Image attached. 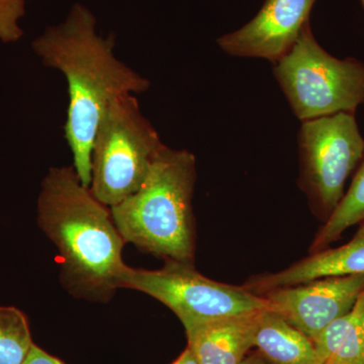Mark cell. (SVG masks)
<instances>
[{
  "instance_id": "1",
  "label": "cell",
  "mask_w": 364,
  "mask_h": 364,
  "mask_svg": "<svg viewBox=\"0 0 364 364\" xmlns=\"http://www.w3.org/2000/svg\"><path fill=\"white\" fill-rule=\"evenodd\" d=\"M46 66L57 69L68 83L64 136L74 169L85 186L91 181V151L98 123L116 98L149 90L150 81L117 59L114 38L102 37L88 7L75 4L65 21L49 26L32 43Z\"/></svg>"
},
{
  "instance_id": "2",
  "label": "cell",
  "mask_w": 364,
  "mask_h": 364,
  "mask_svg": "<svg viewBox=\"0 0 364 364\" xmlns=\"http://www.w3.org/2000/svg\"><path fill=\"white\" fill-rule=\"evenodd\" d=\"M38 224L58 249L62 277L72 291L105 299L119 289L126 241L111 208L93 196L73 166L53 167L43 179Z\"/></svg>"
},
{
  "instance_id": "3",
  "label": "cell",
  "mask_w": 364,
  "mask_h": 364,
  "mask_svg": "<svg viewBox=\"0 0 364 364\" xmlns=\"http://www.w3.org/2000/svg\"><path fill=\"white\" fill-rule=\"evenodd\" d=\"M196 157L165 146L134 195L111 208L124 241L165 261L195 263Z\"/></svg>"
},
{
  "instance_id": "4",
  "label": "cell",
  "mask_w": 364,
  "mask_h": 364,
  "mask_svg": "<svg viewBox=\"0 0 364 364\" xmlns=\"http://www.w3.org/2000/svg\"><path fill=\"white\" fill-rule=\"evenodd\" d=\"M165 146L135 95L116 98L93 140L91 193L109 208L124 202L142 186Z\"/></svg>"
},
{
  "instance_id": "5",
  "label": "cell",
  "mask_w": 364,
  "mask_h": 364,
  "mask_svg": "<svg viewBox=\"0 0 364 364\" xmlns=\"http://www.w3.org/2000/svg\"><path fill=\"white\" fill-rule=\"evenodd\" d=\"M273 74L301 122L338 112L355 114L364 105V62L338 59L325 51L310 23L274 64Z\"/></svg>"
},
{
  "instance_id": "6",
  "label": "cell",
  "mask_w": 364,
  "mask_h": 364,
  "mask_svg": "<svg viewBox=\"0 0 364 364\" xmlns=\"http://www.w3.org/2000/svg\"><path fill=\"white\" fill-rule=\"evenodd\" d=\"M158 270L136 269L126 265L119 289H131L152 296L168 306L184 329L217 318L259 312L267 299L245 287H235L208 279L193 263L165 261Z\"/></svg>"
},
{
  "instance_id": "7",
  "label": "cell",
  "mask_w": 364,
  "mask_h": 364,
  "mask_svg": "<svg viewBox=\"0 0 364 364\" xmlns=\"http://www.w3.org/2000/svg\"><path fill=\"white\" fill-rule=\"evenodd\" d=\"M299 188L324 221L338 207L347 178L364 159V139L355 114L301 122L298 135Z\"/></svg>"
},
{
  "instance_id": "8",
  "label": "cell",
  "mask_w": 364,
  "mask_h": 364,
  "mask_svg": "<svg viewBox=\"0 0 364 364\" xmlns=\"http://www.w3.org/2000/svg\"><path fill=\"white\" fill-rule=\"evenodd\" d=\"M363 291L364 273L322 277L261 296L269 310L314 341L327 326L353 308Z\"/></svg>"
},
{
  "instance_id": "9",
  "label": "cell",
  "mask_w": 364,
  "mask_h": 364,
  "mask_svg": "<svg viewBox=\"0 0 364 364\" xmlns=\"http://www.w3.org/2000/svg\"><path fill=\"white\" fill-rule=\"evenodd\" d=\"M317 0H267L259 13L233 33L218 39L223 51L277 63L298 40Z\"/></svg>"
},
{
  "instance_id": "10",
  "label": "cell",
  "mask_w": 364,
  "mask_h": 364,
  "mask_svg": "<svg viewBox=\"0 0 364 364\" xmlns=\"http://www.w3.org/2000/svg\"><path fill=\"white\" fill-rule=\"evenodd\" d=\"M352 240L338 248L324 249L277 273L258 275L244 287L256 294L310 280L364 273V220Z\"/></svg>"
},
{
  "instance_id": "11",
  "label": "cell",
  "mask_w": 364,
  "mask_h": 364,
  "mask_svg": "<svg viewBox=\"0 0 364 364\" xmlns=\"http://www.w3.org/2000/svg\"><path fill=\"white\" fill-rule=\"evenodd\" d=\"M259 312L217 318L186 330L188 347L200 364H239L254 347Z\"/></svg>"
},
{
  "instance_id": "12",
  "label": "cell",
  "mask_w": 364,
  "mask_h": 364,
  "mask_svg": "<svg viewBox=\"0 0 364 364\" xmlns=\"http://www.w3.org/2000/svg\"><path fill=\"white\" fill-rule=\"evenodd\" d=\"M254 346L270 364H321L313 340L268 308L258 314Z\"/></svg>"
},
{
  "instance_id": "13",
  "label": "cell",
  "mask_w": 364,
  "mask_h": 364,
  "mask_svg": "<svg viewBox=\"0 0 364 364\" xmlns=\"http://www.w3.org/2000/svg\"><path fill=\"white\" fill-rule=\"evenodd\" d=\"M313 342L321 364H364V291L353 308Z\"/></svg>"
},
{
  "instance_id": "14",
  "label": "cell",
  "mask_w": 364,
  "mask_h": 364,
  "mask_svg": "<svg viewBox=\"0 0 364 364\" xmlns=\"http://www.w3.org/2000/svg\"><path fill=\"white\" fill-rule=\"evenodd\" d=\"M33 342L25 314L0 306V364H21Z\"/></svg>"
},
{
  "instance_id": "15",
  "label": "cell",
  "mask_w": 364,
  "mask_h": 364,
  "mask_svg": "<svg viewBox=\"0 0 364 364\" xmlns=\"http://www.w3.org/2000/svg\"><path fill=\"white\" fill-rule=\"evenodd\" d=\"M26 0H0V41L14 43L23 37L21 18L25 16Z\"/></svg>"
},
{
  "instance_id": "16",
  "label": "cell",
  "mask_w": 364,
  "mask_h": 364,
  "mask_svg": "<svg viewBox=\"0 0 364 364\" xmlns=\"http://www.w3.org/2000/svg\"><path fill=\"white\" fill-rule=\"evenodd\" d=\"M21 364H65L59 360L58 358L50 355L49 353L43 350L39 346L35 343L33 344L32 348L28 352L25 360Z\"/></svg>"
},
{
  "instance_id": "17",
  "label": "cell",
  "mask_w": 364,
  "mask_h": 364,
  "mask_svg": "<svg viewBox=\"0 0 364 364\" xmlns=\"http://www.w3.org/2000/svg\"><path fill=\"white\" fill-rule=\"evenodd\" d=\"M351 191L356 200L364 205V159L351 182Z\"/></svg>"
},
{
  "instance_id": "18",
  "label": "cell",
  "mask_w": 364,
  "mask_h": 364,
  "mask_svg": "<svg viewBox=\"0 0 364 364\" xmlns=\"http://www.w3.org/2000/svg\"><path fill=\"white\" fill-rule=\"evenodd\" d=\"M239 364H270L267 358L260 353L259 351L252 352V353L246 355L245 358Z\"/></svg>"
},
{
  "instance_id": "19",
  "label": "cell",
  "mask_w": 364,
  "mask_h": 364,
  "mask_svg": "<svg viewBox=\"0 0 364 364\" xmlns=\"http://www.w3.org/2000/svg\"><path fill=\"white\" fill-rule=\"evenodd\" d=\"M171 364H200L198 361L196 360L195 355H193V352L191 351V349L186 348V350L182 352L181 355L179 356L178 358L174 361L173 363Z\"/></svg>"
},
{
  "instance_id": "20",
  "label": "cell",
  "mask_w": 364,
  "mask_h": 364,
  "mask_svg": "<svg viewBox=\"0 0 364 364\" xmlns=\"http://www.w3.org/2000/svg\"><path fill=\"white\" fill-rule=\"evenodd\" d=\"M361 1V4H363V9H364V0H360Z\"/></svg>"
}]
</instances>
